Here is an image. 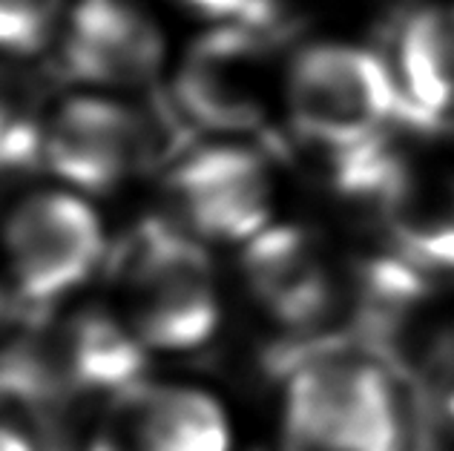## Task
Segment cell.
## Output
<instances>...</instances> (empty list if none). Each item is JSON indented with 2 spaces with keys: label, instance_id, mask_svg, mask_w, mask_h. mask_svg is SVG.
<instances>
[{
  "label": "cell",
  "instance_id": "obj_14",
  "mask_svg": "<svg viewBox=\"0 0 454 451\" xmlns=\"http://www.w3.org/2000/svg\"><path fill=\"white\" fill-rule=\"evenodd\" d=\"M58 0H0V50L29 55L50 41Z\"/></svg>",
  "mask_w": 454,
  "mask_h": 451
},
{
  "label": "cell",
  "instance_id": "obj_12",
  "mask_svg": "<svg viewBox=\"0 0 454 451\" xmlns=\"http://www.w3.org/2000/svg\"><path fill=\"white\" fill-rule=\"evenodd\" d=\"M380 213L403 259L428 273H454V179L409 170Z\"/></svg>",
  "mask_w": 454,
  "mask_h": 451
},
{
  "label": "cell",
  "instance_id": "obj_3",
  "mask_svg": "<svg viewBox=\"0 0 454 451\" xmlns=\"http://www.w3.org/2000/svg\"><path fill=\"white\" fill-rule=\"evenodd\" d=\"M129 319L141 342L164 351L201 346L219 325L213 265L201 247L164 222H147L121 247Z\"/></svg>",
  "mask_w": 454,
  "mask_h": 451
},
{
  "label": "cell",
  "instance_id": "obj_1",
  "mask_svg": "<svg viewBox=\"0 0 454 451\" xmlns=\"http://www.w3.org/2000/svg\"><path fill=\"white\" fill-rule=\"evenodd\" d=\"M285 388L288 451H414L394 374L356 334L319 337L277 354Z\"/></svg>",
  "mask_w": 454,
  "mask_h": 451
},
{
  "label": "cell",
  "instance_id": "obj_17",
  "mask_svg": "<svg viewBox=\"0 0 454 451\" xmlns=\"http://www.w3.org/2000/svg\"><path fill=\"white\" fill-rule=\"evenodd\" d=\"M0 451H35V448L20 432L9 429V425H0Z\"/></svg>",
  "mask_w": 454,
  "mask_h": 451
},
{
  "label": "cell",
  "instance_id": "obj_4",
  "mask_svg": "<svg viewBox=\"0 0 454 451\" xmlns=\"http://www.w3.org/2000/svg\"><path fill=\"white\" fill-rule=\"evenodd\" d=\"M4 251L18 293L29 302H46L73 291L98 265L101 222L75 196L38 193L9 216Z\"/></svg>",
  "mask_w": 454,
  "mask_h": 451
},
{
  "label": "cell",
  "instance_id": "obj_13",
  "mask_svg": "<svg viewBox=\"0 0 454 451\" xmlns=\"http://www.w3.org/2000/svg\"><path fill=\"white\" fill-rule=\"evenodd\" d=\"M397 66V81L423 129H434L454 106V9H423L405 18Z\"/></svg>",
  "mask_w": 454,
  "mask_h": 451
},
{
  "label": "cell",
  "instance_id": "obj_5",
  "mask_svg": "<svg viewBox=\"0 0 454 451\" xmlns=\"http://www.w3.org/2000/svg\"><path fill=\"white\" fill-rule=\"evenodd\" d=\"M268 32L227 23L199 38L176 75V101L187 118L216 133H245L262 121L254 69Z\"/></svg>",
  "mask_w": 454,
  "mask_h": 451
},
{
  "label": "cell",
  "instance_id": "obj_2",
  "mask_svg": "<svg viewBox=\"0 0 454 451\" xmlns=\"http://www.w3.org/2000/svg\"><path fill=\"white\" fill-rule=\"evenodd\" d=\"M288 110L294 127L331 156L380 138L391 121L423 129L386 61L340 43H319L296 55L288 75Z\"/></svg>",
  "mask_w": 454,
  "mask_h": 451
},
{
  "label": "cell",
  "instance_id": "obj_8",
  "mask_svg": "<svg viewBox=\"0 0 454 451\" xmlns=\"http://www.w3.org/2000/svg\"><path fill=\"white\" fill-rule=\"evenodd\" d=\"M95 443L106 451H227L231 432L219 402L201 391L133 385Z\"/></svg>",
  "mask_w": 454,
  "mask_h": 451
},
{
  "label": "cell",
  "instance_id": "obj_15",
  "mask_svg": "<svg viewBox=\"0 0 454 451\" xmlns=\"http://www.w3.org/2000/svg\"><path fill=\"white\" fill-rule=\"evenodd\" d=\"M43 152L38 127L0 101V170H18Z\"/></svg>",
  "mask_w": 454,
  "mask_h": 451
},
{
  "label": "cell",
  "instance_id": "obj_9",
  "mask_svg": "<svg viewBox=\"0 0 454 451\" xmlns=\"http://www.w3.org/2000/svg\"><path fill=\"white\" fill-rule=\"evenodd\" d=\"M43 159L61 179L106 190L138 170L136 110L104 98H73L43 136Z\"/></svg>",
  "mask_w": 454,
  "mask_h": 451
},
{
  "label": "cell",
  "instance_id": "obj_16",
  "mask_svg": "<svg viewBox=\"0 0 454 451\" xmlns=\"http://www.w3.org/2000/svg\"><path fill=\"white\" fill-rule=\"evenodd\" d=\"M184 4L207 18L242 23V27L262 29V32H270L273 20H277L273 0H184Z\"/></svg>",
  "mask_w": 454,
  "mask_h": 451
},
{
  "label": "cell",
  "instance_id": "obj_6",
  "mask_svg": "<svg viewBox=\"0 0 454 451\" xmlns=\"http://www.w3.org/2000/svg\"><path fill=\"white\" fill-rule=\"evenodd\" d=\"M173 190L190 224L213 239H254L270 216V173L256 152L213 147L184 159Z\"/></svg>",
  "mask_w": 454,
  "mask_h": 451
},
{
  "label": "cell",
  "instance_id": "obj_7",
  "mask_svg": "<svg viewBox=\"0 0 454 451\" xmlns=\"http://www.w3.org/2000/svg\"><path fill=\"white\" fill-rule=\"evenodd\" d=\"M164 41L129 0H81L69 20L64 64L92 84L136 87L159 73Z\"/></svg>",
  "mask_w": 454,
  "mask_h": 451
},
{
  "label": "cell",
  "instance_id": "obj_11",
  "mask_svg": "<svg viewBox=\"0 0 454 451\" xmlns=\"http://www.w3.org/2000/svg\"><path fill=\"white\" fill-rule=\"evenodd\" d=\"M43 354L58 391H127L145 371L138 339L101 314L73 319L55 339L43 342Z\"/></svg>",
  "mask_w": 454,
  "mask_h": 451
},
{
  "label": "cell",
  "instance_id": "obj_10",
  "mask_svg": "<svg viewBox=\"0 0 454 451\" xmlns=\"http://www.w3.org/2000/svg\"><path fill=\"white\" fill-rule=\"evenodd\" d=\"M245 279L273 319L314 328L333 305V284L310 239L296 228H265L245 251Z\"/></svg>",
  "mask_w": 454,
  "mask_h": 451
}]
</instances>
